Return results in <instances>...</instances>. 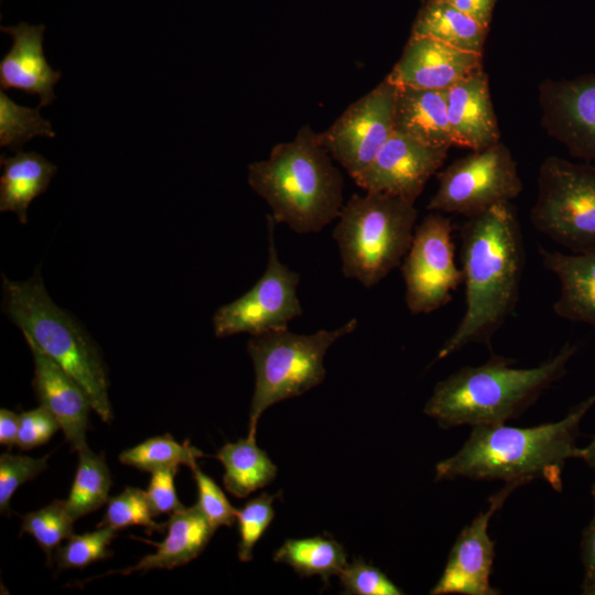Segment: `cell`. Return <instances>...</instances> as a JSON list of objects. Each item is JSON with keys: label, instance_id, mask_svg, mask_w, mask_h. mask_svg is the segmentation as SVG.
Listing matches in <instances>:
<instances>
[{"label": "cell", "instance_id": "obj_3", "mask_svg": "<svg viewBox=\"0 0 595 595\" xmlns=\"http://www.w3.org/2000/svg\"><path fill=\"white\" fill-rule=\"evenodd\" d=\"M577 345L565 343L538 366L516 368L515 360L493 355L479 366L463 367L439 381L424 413L443 429L495 425L520 416L563 378Z\"/></svg>", "mask_w": 595, "mask_h": 595}, {"label": "cell", "instance_id": "obj_26", "mask_svg": "<svg viewBox=\"0 0 595 595\" xmlns=\"http://www.w3.org/2000/svg\"><path fill=\"white\" fill-rule=\"evenodd\" d=\"M273 560L290 565L301 576L318 575L325 584L348 564L343 545L324 536L288 539L275 551Z\"/></svg>", "mask_w": 595, "mask_h": 595}, {"label": "cell", "instance_id": "obj_11", "mask_svg": "<svg viewBox=\"0 0 595 595\" xmlns=\"http://www.w3.org/2000/svg\"><path fill=\"white\" fill-rule=\"evenodd\" d=\"M453 229L452 220L435 212L414 230L401 264L405 304L414 315L445 306L463 283L462 269L455 262Z\"/></svg>", "mask_w": 595, "mask_h": 595}, {"label": "cell", "instance_id": "obj_34", "mask_svg": "<svg viewBox=\"0 0 595 595\" xmlns=\"http://www.w3.org/2000/svg\"><path fill=\"white\" fill-rule=\"evenodd\" d=\"M47 468V456L34 458L11 453L0 456V511L10 513V500L19 486Z\"/></svg>", "mask_w": 595, "mask_h": 595}, {"label": "cell", "instance_id": "obj_23", "mask_svg": "<svg viewBox=\"0 0 595 595\" xmlns=\"http://www.w3.org/2000/svg\"><path fill=\"white\" fill-rule=\"evenodd\" d=\"M0 163V210L15 213L26 224L30 204L46 191L57 166L36 152L23 151L1 155Z\"/></svg>", "mask_w": 595, "mask_h": 595}, {"label": "cell", "instance_id": "obj_40", "mask_svg": "<svg viewBox=\"0 0 595 595\" xmlns=\"http://www.w3.org/2000/svg\"><path fill=\"white\" fill-rule=\"evenodd\" d=\"M445 2L464 12L482 25L489 23L495 0H434Z\"/></svg>", "mask_w": 595, "mask_h": 595}, {"label": "cell", "instance_id": "obj_9", "mask_svg": "<svg viewBox=\"0 0 595 595\" xmlns=\"http://www.w3.org/2000/svg\"><path fill=\"white\" fill-rule=\"evenodd\" d=\"M436 176L439 186L428 209L466 218L510 203L522 192L517 162L501 142L455 160Z\"/></svg>", "mask_w": 595, "mask_h": 595}, {"label": "cell", "instance_id": "obj_31", "mask_svg": "<svg viewBox=\"0 0 595 595\" xmlns=\"http://www.w3.org/2000/svg\"><path fill=\"white\" fill-rule=\"evenodd\" d=\"M153 517L145 491L127 487L108 500L105 516L97 527H110L118 531L129 526H142L151 533L165 527L156 523Z\"/></svg>", "mask_w": 595, "mask_h": 595}, {"label": "cell", "instance_id": "obj_30", "mask_svg": "<svg viewBox=\"0 0 595 595\" xmlns=\"http://www.w3.org/2000/svg\"><path fill=\"white\" fill-rule=\"evenodd\" d=\"M74 522L65 500H55L40 510L22 516L21 533H28L35 539L51 564L56 547L74 534Z\"/></svg>", "mask_w": 595, "mask_h": 595}, {"label": "cell", "instance_id": "obj_29", "mask_svg": "<svg viewBox=\"0 0 595 595\" xmlns=\"http://www.w3.org/2000/svg\"><path fill=\"white\" fill-rule=\"evenodd\" d=\"M40 136L55 137L51 122L41 116L40 108L20 106L1 90L0 145L18 152L26 141Z\"/></svg>", "mask_w": 595, "mask_h": 595}, {"label": "cell", "instance_id": "obj_8", "mask_svg": "<svg viewBox=\"0 0 595 595\" xmlns=\"http://www.w3.org/2000/svg\"><path fill=\"white\" fill-rule=\"evenodd\" d=\"M530 220L536 230L570 252L595 249V163L544 159Z\"/></svg>", "mask_w": 595, "mask_h": 595}, {"label": "cell", "instance_id": "obj_36", "mask_svg": "<svg viewBox=\"0 0 595 595\" xmlns=\"http://www.w3.org/2000/svg\"><path fill=\"white\" fill-rule=\"evenodd\" d=\"M197 487V508L214 528L230 527L237 521L238 509L234 508L219 486L198 466L191 468Z\"/></svg>", "mask_w": 595, "mask_h": 595}, {"label": "cell", "instance_id": "obj_27", "mask_svg": "<svg viewBox=\"0 0 595 595\" xmlns=\"http://www.w3.org/2000/svg\"><path fill=\"white\" fill-rule=\"evenodd\" d=\"M76 475L65 500L71 517L76 521L109 500L111 477L104 454H95L86 445L78 451Z\"/></svg>", "mask_w": 595, "mask_h": 595}, {"label": "cell", "instance_id": "obj_18", "mask_svg": "<svg viewBox=\"0 0 595 595\" xmlns=\"http://www.w3.org/2000/svg\"><path fill=\"white\" fill-rule=\"evenodd\" d=\"M1 31L12 37L11 48L0 62L1 90L21 89L39 96V108L50 105L56 98L54 86L62 74L53 69L45 58L43 52L45 26L20 22L11 26H1Z\"/></svg>", "mask_w": 595, "mask_h": 595}, {"label": "cell", "instance_id": "obj_28", "mask_svg": "<svg viewBox=\"0 0 595 595\" xmlns=\"http://www.w3.org/2000/svg\"><path fill=\"white\" fill-rule=\"evenodd\" d=\"M204 456L205 454L192 446L188 441L178 443L170 434H165L148 439L125 450L119 455V461L123 465L153 473L160 469L177 468L180 465L193 468L197 466V458Z\"/></svg>", "mask_w": 595, "mask_h": 595}, {"label": "cell", "instance_id": "obj_33", "mask_svg": "<svg viewBox=\"0 0 595 595\" xmlns=\"http://www.w3.org/2000/svg\"><path fill=\"white\" fill-rule=\"evenodd\" d=\"M275 495L263 493L237 511L239 532L238 558L241 562L252 560L253 548L274 518Z\"/></svg>", "mask_w": 595, "mask_h": 595}, {"label": "cell", "instance_id": "obj_19", "mask_svg": "<svg viewBox=\"0 0 595 595\" xmlns=\"http://www.w3.org/2000/svg\"><path fill=\"white\" fill-rule=\"evenodd\" d=\"M446 102L453 145L477 151L500 142L484 69L447 88Z\"/></svg>", "mask_w": 595, "mask_h": 595}, {"label": "cell", "instance_id": "obj_38", "mask_svg": "<svg viewBox=\"0 0 595 595\" xmlns=\"http://www.w3.org/2000/svg\"><path fill=\"white\" fill-rule=\"evenodd\" d=\"M177 468L160 469L151 473L145 495L153 516L172 515L184 506L177 498L174 478Z\"/></svg>", "mask_w": 595, "mask_h": 595}, {"label": "cell", "instance_id": "obj_4", "mask_svg": "<svg viewBox=\"0 0 595 595\" xmlns=\"http://www.w3.org/2000/svg\"><path fill=\"white\" fill-rule=\"evenodd\" d=\"M248 183L277 224L301 235L322 230L344 205L343 175L309 125L292 140L275 144L268 159L251 163Z\"/></svg>", "mask_w": 595, "mask_h": 595}, {"label": "cell", "instance_id": "obj_39", "mask_svg": "<svg viewBox=\"0 0 595 595\" xmlns=\"http://www.w3.org/2000/svg\"><path fill=\"white\" fill-rule=\"evenodd\" d=\"M593 516L582 532L581 560L584 569L582 594L595 595V482L592 487Z\"/></svg>", "mask_w": 595, "mask_h": 595}, {"label": "cell", "instance_id": "obj_41", "mask_svg": "<svg viewBox=\"0 0 595 595\" xmlns=\"http://www.w3.org/2000/svg\"><path fill=\"white\" fill-rule=\"evenodd\" d=\"M20 415L8 409L0 410V443L12 446L17 444Z\"/></svg>", "mask_w": 595, "mask_h": 595}, {"label": "cell", "instance_id": "obj_17", "mask_svg": "<svg viewBox=\"0 0 595 595\" xmlns=\"http://www.w3.org/2000/svg\"><path fill=\"white\" fill-rule=\"evenodd\" d=\"M34 361L33 388L37 399L58 421L66 441L79 451L86 444L90 401L84 389L32 342L25 340Z\"/></svg>", "mask_w": 595, "mask_h": 595}, {"label": "cell", "instance_id": "obj_32", "mask_svg": "<svg viewBox=\"0 0 595 595\" xmlns=\"http://www.w3.org/2000/svg\"><path fill=\"white\" fill-rule=\"evenodd\" d=\"M117 530L110 527H97V530L84 534H73L67 542L57 548L55 560L60 569H83L96 561L111 556L109 545L116 538Z\"/></svg>", "mask_w": 595, "mask_h": 595}, {"label": "cell", "instance_id": "obj_5", "mask_svg": "<svg viewBox=\"0 0 595 595\" xmlns=\"http://www.w3.org/2000/svg\"><path fill=\"white\" fill-rule=\"evenodd\" d=\"M2 310L32 342L84 389L91 409L108 423L112 410L108 378L100 351L83 325L58 306L41 275L13 281L2 274Z\"/></svg>", "mask_w": 595, "mask_h": 595}, {"label": "cell", "instance_id": "obj_14", "mask_svg": "<svg viewBox=\"0 0 595 595\" xmlns=\"http://www.w3.org/2000/svg\"><path fill=\"white\" fill-rule=\"evenodd\" d=\"M519 486L518 483L505 484L501 490L489 498L488 509L479 512L462 529L448 553L444 571L430 594H500L499 589L490 585L495 542L488 534V526L493 515Z\"/></svg>", "mask_w": 595, "mask_h": 595}, {"label": "cell", "instance_id": "obj_6", "mask_svg": "<svg viewBox=\"0 0 595 595\" xmlns=\"http://www.w3.org/2000/svg\"><path fill=\"white\" fill-rule=\"evenodd\" d=\"M416 217L413 203L383 193L354 194L333 232L344 277L367 289L383 280L407 255Z\"/></svg>", "mask_w": 595, "mask_h": 595}, {"label": "cell", "instance_id": "obj_21", "mask_svg": "<svg viewBox=\"0 0 595 595\" xmlns=\"http://www.w3.org/2000/svg\"><path fill=\"white\" fill-rule=\"evenodd\" d=\"M393 131L426 147L451 148L446 89L397 86Z\"/></svg>", "mask_w": 595, "mask_h": 595}, {"label": "cell", "instance_id": "obj_7", "mask_svg": "<svg viewBox=\"0 0 595 595\" xmlns=\"http://www.w3.org/2000/svg\"><path fill=\"white\" fill-rule=\"evenodd\" d=\"M357 326L358 321L353 318L335 329L313 334L283 328L251 336L247 350L253 363L256 385L247 436L256 437L258 420L266 409L318 386L325 378L326 351Z\"/></svg>", "mask_w": 595, "mask_h": 595}, {"label": "cell", "instance_id": "obj_25", "mask_svg": "<svg viewBox=\"0 0 595 595\" xmlns=\"http://www.w3.org/2000/svg\"><path fill=\"white\" fill-rule=\"evenodd\" d=\"M487 28L453 6L434 1L420 13L412 34L439 40L456 48L483 54Z\"/></svg>", "mask_w": 595, "mask_h": 595}, {"label": "cell", "instance_id": "obj_37", "mask_svg": "<svg viewBox=\"0 0 595 595\" xmlns=\"http://www.w3.org/2000/svg\"><path fill=\"white\" fill-rule=\"evenodd\" d=\"M61 429L56 418L42 404L20 414L17 445L24 451L45 444Z\"/></svg>", "mask_w": 595, "mask_h": 595}, {"label": "cell", "instance_id": "obj_20", "mask_svg": "<svg viewBox=\"0 0 595 595\" xmlns=\"http://www.w3.org/2000/svg\"><path fill=\"white\" fill-rule=\"evenodd\" d=\"M543 267L560 284L553 303L556 316L591 326L595 333V249L564 253L540 247Z\"/></svg>", "mask_w": 595, "mask_h": 595}, {"label": "cell", "instance_id": "obj_10", "mask_svg": "<svg viewBox=\"0 0 595 595\" xmlns=\"http://www.w3.org/2000/svg\"><path fill=\"white\" fill-rule=\"evenodd\" d=\"M273 217L267 216L268 262L262 277L237 300L216 310L213 316L217 337L240 333L251 336L288 328V324L302 315L298 296L300 275L279 259Z\"/></svg>", "mask_w": 595, "mask_h": 595}, {"label": "cell", "instance_id": "obj_24", "mask_svg": "<svg viewBox=\"0 0 595 595\" xmlns=\"http://www.w3.org/2000/svg\"><path fill=\"white\" fill-rule=\"evenodd\" d=\"M216 457L225 468V488L237 498H245L264 487L277 476V466L268 454L259 448L256 437L240 439L225 444Z\"/></svg>", "mask_w": 595, "mask_h": 595}, {"label": "cell", "instance_id": "obj_35", "mask_svg": "<svg viewBox=\"0 0 595 595\" xmlns=\"http://www.w3.org/2000/svg\"><path fill=\"white\" fill-rule=\"evenodd\" d=\"M344 594L350 595H401L398 587L380 569L354 559L338 574Z\"/></svg>", "mask_w": 595, "mask_h": 595}, {"label": "cell", "instance_id": "obj_16", "mask_svg": "<svg viewBox=\"0 0 595 595\" xmlns=\"http://www.w3.org/2000/svg\"><path fill=\"white\" fill-rule=\"evenodd\" d=\"M480 69V53L463 51L432 37L411 35L386 77L397 86L445 90Z\"/></svg>", "mask_w": 595, "mask_h": 595}, {"label": "cell", "instance_id": "obj_15", "mask_svg": "<svg viewBox=\"0 0 595 595\" xmlns=\"http://www.w3.org/2000/svg\"><path fill=\"white\" fill-rule=\"evenodd\" d=\"M450 148H431L393 131L370 165L354 178L365 192L415 203L442 167Z\"/></svg>", "mask_w": 595, "mask_h": 595}, {"label": "cell", "instance_id": "obj_1", "mask_svg": "<svg viewBox=\"0 0 595 595\" xmlns=\"http://www.w3.org/2000/svg\"><path fill=\"white\" fill-rule=\"evenodd\" d=\"M459 235L465 311L436 360L470 344L490 348L493 336L513 313L519 299L524 248L511 204H499L467 218Z\"/></svg>", "mask_w": 595, "mask_h": 595}, {"label": "cell", "instance_id": "obj_2", "mask_svg": "<svg viewBox=\"0 0 595 595\" xmlns=\"http://www.w3.org/2000/svg\"><path fill=\"white\" fill-rule=\"evenodd\" d=\"M594 404L595 393L563 419L531 428L475 425L464 445L436 464L435 479L464 477L520 485L542 479L561 491L565 463L581 457L576 445L580 424Z\"/></svg>", "mask_w": 595, "mask_h": 595}, {"label": "cell", "instance_id": "obj_22", "mask_svg": "<svg viewBox=\"0 0 595 595\" xmlns=\"http://www.w3.org/2000/svg\"><path fill=\"white\" fill-rule=\"evenodd\" d=\"M166 537L156 544V551L143 556L136 565L118 571L120 574L147 572L155 569L171 570L184 565L205 549L216 528H214L197 506L170 515L166 522Z\"/></svg>", "mask_w": 595, "mask_h": 595}, {"label": "cell", "instance_id": "obj_42", "mask_svg": "<svg viewBox=\"0 0 595 595\" xmlns=\"http://www.w3.org/2000/svg\"><path fill=\"white\" fill-rule=\"evenodd\" d=\"M580 458L595 473V435L587 446L581 448Z\"/></svg>", "mask_w": 595, "mask_h": 595}, {"label": "cell", "instance_id": "obj_13", "mask_svg": "<svg viewBox=\"0 0 595 595\" xmlns=\"http://www.w3.org/2000/svg\"><path fill=\"white\" fill-rule=\"evenodd\" d=\"M538 101L547 133L573 158L595 163V74L547 79Z\"/></svg>", "mask_w": 595, "mask_h": 595}, {"label": "cell", "instance_id": "obj_12", "mask_svg": "<svg viewBox=\"0 0 595 595\" xmlns=\"http://www.w3.org/2000/svg\"><path fill=\"white\" fill-rule=\"evenodd\" d=\"M396 90L386 77L318 133L322 145L353 180L370 165L393 133Z\"/></svg>", "mask_w": 595, "mask_h": 595}]
</instances>
